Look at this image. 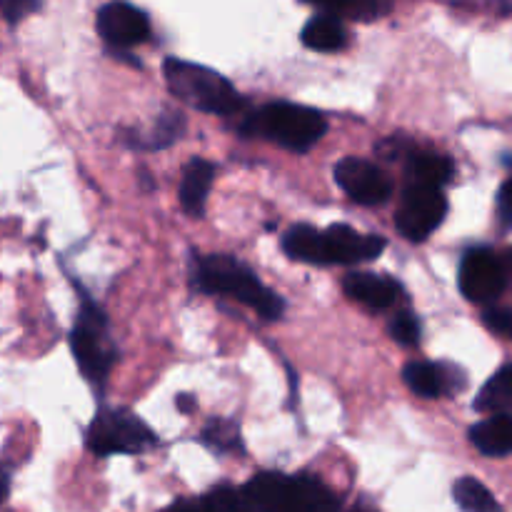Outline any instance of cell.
<instances>
[{
  "instance_id": "obj_22",
  "label": "cell",
  "mask_w": 512,
  "mask_h": 512,
  "mask_svg": "<svg viewBox=\"0 0 512 512\" xmlns=\"http://www.w3.org/2000/svg\"><path fill=\"white\" fill-rule=\"evenodd\" d=\"M183 125L185 120L180 118L178 113H165L163 118L158 120V125L153 128V133H150V148H165V145H170L173 140H178V135L183 133Z\"/></svg>"
},
{
  "instance_id": "obj_11",
  "label": "cell",
  "mask_w": 512,
  "mask_h": 512,
  "mask_svg": "<svg viewBox=\"0 0 512 512\" xmlns=\"http://www.w3.org/2000/svg\"><path fill=\"white\" fill-rule=\"evenodd\" d=\"M278 512H340V505L320 480L300 475V478H285Z\"/></svg>"
},
{
  "instance_id": "obj_19",
  "label": "cell",
  "mask_w": 512,
  "mask_h": 512,
  "mask_svg": "<svg viewBox=\"0 0 512 512\" xmlns=\"http://www.w3.org/2000/svg\"><path fill=\"white\" fill-rule=\"evenodd\" d=\"M475 408L480 413H510L512 410V365L500 368L480 390Z\"/></svg>"
},
{
  "instance_id": "obj_26",
  "label": "cell",
  "mask_w": 512,
  "mask_h": 512,
  "mask_svg": "<svg viewBox=\"0 0 512 512\" xmlns=\"http://www.w3.org/2000/svg\"><path fill=\"white\" fill-rule=\"evenodd\" d=\"M38 8L40 0H0V10H3L8 23H20V20L28 18V15L35 13Z\"/></svg>"
},
{
  "instance_id": "obj_25",
  "label": "cell",
  "mask_w": 512,
  "mask_h": 512,
  "mask_svg": "<svg viewBox=\"0 0 512 512\" xmlns=\"http://www.w3.org/2000/svg\"><path fill=\"white\" fill-rule=\"evenodd\" d=\"M485 325H488L493 333L503 335V338L512 340V308H490L483 315Z\"/></svg>"
},
{
  "instance_id": "obj_28",
  "label": "cell",
  "mask_w": 512,
  "mask_h": 512,
  "mask_svg": "<svg viewBox=\"0 0 512 512\" xmlns=\"http://www.w3.org/2000/svg\"><path fill=\"white\" fill-rule=\"evenodd\" d=\"M163 512H208V508H205V500H203V503H178Z\"/></svg>"
},
{
  "instance_id": "obj_27",
  "label": "cell",
  "mask_w": 512,
  "mask_h": 512,
  "mask_svg": "<svg viewBox=\"0 0 512 512\" xmlns=\"http://www.w3.org/2000/svg\"><path fill=\"white\" fill-rule=\"evenodd\" d=\"M498 205H500V215H503L505 223H512V180H508V183L503 185V190H500Z\"/></svg>"
},
{
  "instance_id": "obj_12",
  "label": "cell",
  "mask_w": 512,
  "mask_h": 512,
  "mask_svg": "<svg viewBox=\"0 0 512 512\" xmlns=\"http://www.w3.org/2000/svg\"><path fill=\"white\" fill-rule=\"evenodd\" d=\"M345 293L358 303L368 305L370 310H388L398 303L400 283H395L388 275H373V273H353L345 278L343 283Z\"/></svg>"
},
{
  "instance_id": "obj_17",
  "label": "cell",
  "mask_w": 512,
  "mask_h": 512,
  "mask_svg": "<svg viewBox=\"0 0 512 512\" xmlns=\"http://www.w3.org/2000/svg\"><path fill=\"white\" fill-rule=\"evenodd\" d=\"M283 248L290 258L303 260V263L325 265L323 233L315 230L313 225H295V228H290L283 238Z\"/></svg>"
},
{
  "instance_id": "obj_3",
  "label": "cell",
  "mask_w": 512,
  "mask_h": 512,
  "mask_svg": "<svg viewBox=\"0 0 512 512\" xmlns=\"http://www.w3.org/2000/svg\"><path fill=\"white\" fill-rule=\"evenodd\" d=\"M325 130L328 123L318 110L293 103H270L248 115L243 123V133L265 135L293 153H305L320 143Z\"/></svg>"
},
{
  "instance_id": "obj_14",
  "label": "cell",
  "mask_w": 512,
  "mask_h": 512,
  "mask_svg": "<svg viewBox=\"0 0 512 512\" xmlns=\"http://www.w3.org/2000/svg\"><path fill=\"white\" fill-rule=\"evenodd\" d=\"M215 168L208 160H190L183 170V180H180V205L188 215L198 218L205 210V200H208L210 185H213Z\"/></svg>"
},
{
  "instance_id": "obj_24",
  "label": "cell",
  "mask_w": 512,
  "mask_h": 512,
  "mask_svg": "<svg viewBox=\"0 0 512 512\" xmlns=\"http://www.w3.org/2000/svg\"><path fill=\"white\" fill-rule=\"evenodd\" d=\"M328 13H373L375 0H308Z\"/></svg>"
},
{
  "instance_id": "obj_32",
  "label": "cell",
  "mask_w": 512,
  "mask_h": 512,
  "mask_svg": "<svg viewBox=\"0 0 512 512\" xmlns=\"http://www.w3.org/2000/svg\"><path fill=\"white\" fill-rule=\"evenodd\" d=\"M503 268H505V275H510V278H512V250H508V255H505Z\"/></svg>"
},
{
  "instance_id": "obj_29",
  "label": "cell",
  "mask_w": 512,
  "mask_h": 512,
  "mask_svg": "<svg viewBox=\"0 0 512 512\" xmlns=\"http://www.w3.org/2000/svg\"><path fill=\"white\" fill-rule=\"evenodd\" d=\"M8 485H10L8 473H5V468H3V465H0V503H3L5 495H8Z\"/></svg>"
},
{
  "instance_id": "obj_6",
  "label": "cell",
  "mask_w": 512,
  "mask_h": 512,
  "mask_svg": "<svg viewBox=\"0 0 512 512\" xmlns=\"http://www.w3.org/2000/svg\"><path fill=\"white\" fill-rule=\"evenodd\" d=\"M445 213H448V200H445L443 190L433 188V185L410 183L405 188L403 200H400L395 225H398L405 238L420 243L433 230L440 228Z\"/></svg>"
},
{
  "instance_id": "obj_13",
  "label": "cell",
  "mask_w": 512,
  "mask_h": 512,
  "mask_svg": "<svg viewBox=\"0 0 512 512\" xmlns=\"http://www.w3.org/2000/svg\"><path fill=\"white\" fill-rule=\"evenodd\" d=\"M470 443L488 458H505L512 453V415L493 413L470 430Z\"/></svg>"
},
{
  "instance_id": "obj_15",
  "label": "cell",
  "mask_w": 512,
  "mask_h": 512,
  "mask_svg": "<svg viewBox=\"0 0 512 512\" xmlns=\"http://www.w3.org/2000/svg\"><path fill=\"white\" fill-rule=\"evenodd\" d=\"M303 43L308 45L310 50H318V53H335V50L345 48L348 33H345L343 23H340L333 13H325L305 25Z\"/></svg>"
},
{
  "instance_id": "obj_30",
  "label": "cell",
  "mask_w": 512,
  "mask_h": 512,
  "mask_svg": "<svg viewBox=\"0 0 512 512\" xmlns=\"http://www.w3.org/2000/svg\"><path fill=\"white\" fill-rule=\"evenodd\" d=\"M178 408L183 410V413H190V410L195 408V400L190 398V395H180V398H178Z\"/></svg>"
},
{
  "instance_id": "obj_21",
  "label": "cell",
  "mask_w": 512,
  "mask_h": 512,
  "mask_svg": "<svg viewBox=\"0 0 512 512\" xmlns=\"http://www.w3.org/2000/svg\"><path fill=\"white\" fill-rule=\"evenodd\" d=\"M205 443H210L213 448L218 450H240V435H238V425L228 423V420H215L205 428L203 433Z\"/></svg>"
},
{
  "instance_id": "obj_7",
  "label": "cell",
  "mask_w": 512,
  "mask_h": 512,
  "mask_svg": "<svg viewBox=\"0 0 512 512\" xmlns=\"http://www.w3.org/2000/svg\"><path fill=\"white\" fill-rule=\"evenodd\" d=\"M505 268L490 250H470L460 265V290L473 303H490L505 288Z\"/></svg>"
},
{
  "instance_id": "obj_1",
  "label": "cell",
  "mask_w": 512,
  "mask_h": 512,
  "mask_svg": "<svg viewBox=\"0 0 512 512\" xmlns=\"http://www.w3.org/2000/svg\"><path fill=\"white\" fill-rule=\"evenodd\" d=\"M163 73L170 93L195 110H203L210 115H238L245 105V100L230 85V80L215 70L205 68V65L168 58L163 65Z\"/></svg>"
},
{
  "instance_id": "obj_20",
  "label": "cell",
  "mask_w": 512,
  "mask_h": 512,
  "mask_svg": "<svg viewBox=\"0 0 512 512\" xmlns=\"http://www.w3.org/2000/svg\"><path fill=\"white\" fill-rule=\"evenodd\" d=\"M453 498L463 512H503L493 493L475 478H460L453 485Z\"/></svg>"
},
{
  "instance_id": "obj_16",
  "label": "cell",
  "mask_w": 512,
  "mask_h": 512,
  "mask_svg": "<svg viewBox=\"0 0 512 512\" xmlns=\"http://www.w3.org/2000/svg\"><path fill=\"white\" fill-rule=\"evenodd\" d=\"M455 173L453 160L445 158L438 153H418L410 155L408 160V175L413 183L420 185H433V188H443L445 183H450Z\"/></svg>"
},
{
  "instance_id": "obj_5",
  "label": "cell",
  "mask_w": 512,
  "mask_h": 512,
  "mask_svg": "<svg viewBox=\"0 0 512 512\" xmlns=\"http://www.w3.org/2000/svg\"><path fill=\"white\" fill-rule=\"evenodd\" d=\"M70 348L78 360L80 373L93 383H103L105 375L113 368L115 348L108 338L105 315L95 305L85 303L80 308L78 320L73 325V335H70Z\"/></svg>"
},
{
  "instance_id": "obj_18",
  "label": "cell",
  "mask_w": 512,
  "mask_h": 512,
  "mask_svg": "<svg viewBox=\"0 0 512 512\" xmlns=\"http://www.w3.org/2000/svg\"><path fill=\"white\" fill-rule=\"evenodd\" d=\"M403 380L420 398H440L448 390V375L435 363H408Z\"/></svg>"
},
{
  "instance_id": "obj_4",
  "label": "cell",
  "mask_w": 512,
  "mask_h": 512,
  "mask_svg": "<svg viewBox=\"0 0 512 512\" xmlns=\"http://www.w3.org/2000/svg\"><path fill=\"white\" fill-rule=\"evenodd\" d=\"M90 453L108 458V455H135L153 448L155 435L150 433L148 425L133 413L125 410H103L88 428Z\"/></svg>"
},
{
  "instance_id": "obj_9",
  "label": "cell",
  "mask_w": 512,
  "mask_h": 512,
  "mask_svg": "<svg viewBox=\"0 0 512 512\" xmlns=\"http://www.w3.org/2000/svg\"><path fill=\"white\" fill-rule=\"evenodd\" d=\"M325 265H353L363 260H375L385 250V240L380 235H363L350 225H330L323 233Z\"/></svg>"
},
{
  "instance_id": "obj_31",
  "label": "cell",
  "mask_w": 512,
  "mask_h": 512,
  "mask_svg": "<svg viewBox=\"0 0 512 512\" xmlns=\"http://www.w3.org/2000/svg\"><path fill=\"white\" fill-rule=\"evenodd\" d=\"M350 512H378V508H375V505H370L368 500H360V503L355 505V508Z\"/></svg>"
},
{
  "instance_id": "obj_8",
  "label": "cell",
  "mask_w": 512,
  "mask_h": 512,
  "mask_svg": "<svg viewBox=\"0 0 512 512\" xmlns=\"http://www.w3.org/2000/svg\"><path fill=\"white\" fill-rule=\"evenodd\" d=\"M335 180L360 205H383L393 195L390 180L368 160L343 158L335 165Z\"/></svg>"
},
{
  "instance_id": "obj_2",
  "label": "cell",
  "mask_w": 512,
  "mask_h": 512,
  "mask_svg": "<svg viewBox=\"0 0 512 512\" xmlns=\"http://www.w3.org/2000/svg\"><path fill=\"white\" fill-rule=\"evenodd\" d=\"M195 283L203 293H220L240 300L258 310L265 320H278L283 313V300L270 293L248 265L230 255H210L198 263Z\"/></svg>"
},
{
  "instance_id": "obj_10",
  "label": "cell",
  "mask_w": 512,
  "mask_h": 512,
  "mask_svg": "<svg viewBox=\"0 0 512 512\" xmlns=\"http://www.w3.org/2000/svg\"><path fill=\"white\" fill-rule=\"evenodd\" d=\"M98 33L118 48H130L148 40V15L128 3H108L98 13Z\"/></svg>"
},
{
  "instance_id": "obj_23",
  "label": "cell",
  "mask_w": 512,
  "mask_h": 512,
  "mask_svg": "<svg viewBox=\"0 0 512 512\" xmlns=\"http://www.w3.org/2000/svg\"><path fill=\"white\" fill-rule=\"evenodd\" d=\"M390 335L395 343L400 345H418L420 340V323L413 313H400L398 318L390 323Z\"/></svg>"
}]
</instances>
